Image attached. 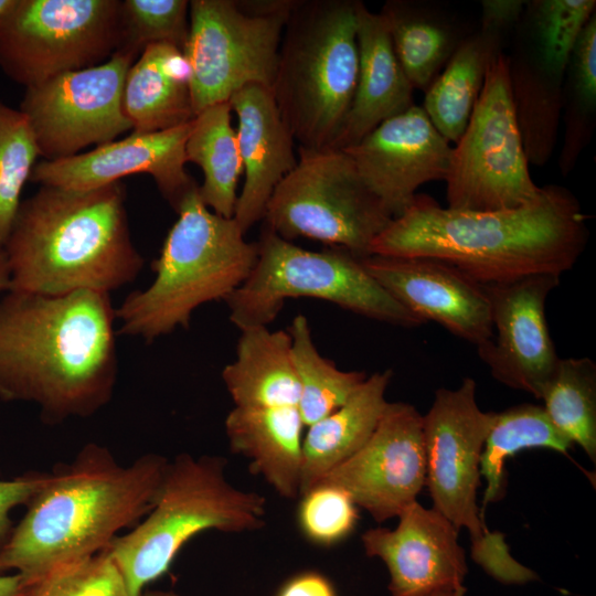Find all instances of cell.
<instances>
[{
  "label": "cell",
  "mask_w": 596,
  "mask_h": 596,
  "mask_svg": "<svg viewBox=\"0 0 596 596\" xmlns=\"http://www.w3.org/2000/svg\"><path fill=\"white\" fill-rule=\"evenodd\" d=\"M109 294L0 298V400L36 405L46 424L88 417L109 403L118 373Z\"/></svg>",
  "instance_id": "cell-1"
},
{
  "label": "cell",
  "mask_w": 596,
  "mask_h": 596,
  "mask_svg": "<svg viewBox=\"0 0 596 596\" xmlns=\"http://www.w3.org/2000/svg\"><path fill=\"white\" fill-rule=\"evenodd\" d=\"M587 220L574 194L558 185L542 187L521 207L488 212L443 207L416 194L373 241L370 255L436 258L481 285L533 274L561 277L585 249Z\"/></svg>",
  "instance_id": "cell-2"
},
{
  "label": "cell",
  "mask_w": 596,
  "mask_h": 596,
  "mask_svg": "<svg viewBox=\"0 0 596 596\" xmlns=\"http://www.w3.org/2000/svg\"><path fill=\"white\" fill-rule=\"evenodd\" d=\"M169 459L153 453L120 464L88 443L50 472L0 549V573L32 587L53 571L109 547L152 508Z\"/></svg>",
  "instance_id": "cell-3"
},
{
  "label": "cell",
  "mask_w": 596,
  "mask_h": 596,
  "mask_svg": "<svg viewBox=\"0 0 596 596\" xmlns=\"http://www.w3.org/2000/svg\"><path fill=\"white\" fill-rule=\"evenodd\" d=\"M121 181L92 190L40 187L23 200L3 245L9 290L109 294L143 266L135 247Z\"/></svg>",
  "instance_id": "cell-4"
},
{
  "label": "cell",
  "mask_w": 596,
  "mask_h": 596,
  "mask_svg": "<svg viewBox=\"0 0 596 596\" xmlns=\"http://www.w3.org/2000/svg\"><path fill=\"white\" fill-rule=\"evenodd\" d=\"M198 189L177 211L152 262V283L130 292L116 309L120 334L152 341L188 328L196 308L225 300L253 269L257 242H247L234 219L211 211Z\"/></svg>",
  "instance_id": "cell-5"
},
{
  "label": "cell",
  "mask_w": 596,
  "mask_h": 596,
  "mask_svg": "<svg viewBox=\"0 0 596 596\" xmlns=\"http://www.w3.org/2000/svg\"><path fill=\"white\" fill-rule=\"evenodd\" d=\"M222 456L182 453L169 460L150 511L107 549L131 596L164 575L204 531L245 533L265 525L264 496L235 487Z\"/></svg>",
  "instance_id": "cell-6"
},
{
  "label": "cell",
  "mask_w": 596,
  "mask_h": 596,
  "mask_svg": "<svg viewBox=\"0 0 596 596\" xmlns=\"http://www.w3.org/2000/svg\"><path fill=\"white\" fill-rule=\"evenodd\" d=\"M356 0H296L272 92L298 147L331 148L358 79Z\"/></svg>",
  "instance_id": "cell-7"
},
{
  "label": "cell",
  "mask_w": 596,
  "mask_h": 596,
  "mask_svg": "<svg viewBox=\"0 0 596 596\" xmlns=\"http://www.w3.org/2000/svg\"><path fill=\"white\" fill-rule=\"evenodd\" d=\"M476 390L467 376L455 390L435 392L423 415L425 486L433 509L469 532L471 557L488 575L502 584H525L536 581V573L512 557L503 534L489 531L477 504L480 457L496 412L480 409Z\"/></svg>",
  "instance_id": "cell-8"
},
{
  "label": "cell",
  "mask_w": 596,
  "mask_h": 596,
  "mask_svg": "<svg viewBox=\"0 0 596 596\" xmlns=\"http://www.w3.org/2000/svg\"><path fill=\"white\" fill-rule=\"evenodd\" d=\"M257 246L248 277L225 299L230 320L240 330L268 327L287 299L301 297L326 300L397 327L426 323L384 290L361 258L344 248L305 249L265 226Z\"/></svg>",
  "instance_id": "cell-9"
},
{
  "label": "cell",
  "mask_w": 596,
  "mask_h": 596,
  "mask_svg": "<svg viewBox=\"0 0 596 596\" xmlns=\"http://www.w3.org/2000/svg\"><path fill=\"white\" fill-rule=\"evenodd\" d=\"M263 220L284 240H317L363 258L394 217L344 150L298 147L297 163L276 187Z\"/></svg>",
  "instance_id": "cell-10"
},
{
  "label": "cell",
  "mask_w": 596,
  "mask_h": 596,
  "mask_svg": "<svg viewBox=\"0 0 596 596\" xmlns=\"http://www.w3.org/2000/svg\"><path fill=\"white\" fill-rule=\"evenodd\" d=\"M296 0H192L183 47L194 116L248 85L272 89Z\"/></svg>",
  "instance_id": "cell-11"
},
{
  "label": "cell",
  "mask_w": 596,
  "mask_h": 596,
  "mask_svg": "<svg viewBox=\"0 0 596 596\" xmlns=\"http://www.w3.org/2000/svg\"><path fill=\"white\" fill-rule=\"evenodd\" d=\"M446 181L447 207L514 210L538 199L529 171L510 76V61L497 52L461 137L453 147Z\"/></svg>",
  "instance_id": "cell-12"
},
{
  "label": "cell",
  "mask_w": 596,
  "mask_h": 596,
  "mask_svg": "<svg viewBox=\"0 0 596 596\" xmlns=\"http://www.w3.org/2000/svg\"><path fill=\"white\" fill-rule=\"evenodd\" d=\"M118 0H14L0 19V68L25 88L96 66L119 46Z\"/></svg>",
  "instance_id": "cell-13"
},
{
  "label": "cell",
  "mask_w": 596,
  "mask_h": 596,
  "mask_svg": "<svg viewBox=\"0 0 596 596\" xmlns=\"http://www.w3.org/2000/svg\"><path fill=\"white\" fill-rule=\"evenodd\" d=\"M135 56L116 51L93 67L71 71L25 88V115L43 160L70 158L131 130L123 111L126 74Z\"/></svg>",
  "instance_id": "cell-14"
},
{
  "label": "cell",
  "mask_w": 596,
  "mask_h": 596,
  "mask_svg": "<svg viewBox=\"0 0 596 596\" xmlns=\"http://www.w3.org/2000/svg\"><path fill=\"white\" fill-rule=\"evenodd\" d=\"M426 481L423 415L405 402H389L369 440L317 485L344 490L376 522L398 514Z\"/></svg>",
  "instance_id": "cell-15"
},
{
  "label": "cell",
  "mask_w": 596,
  "mask_h": 596,
  "mask_svg": "<svg viewBox=\"0 0 596 596\" xmlns=\"http://www.w3.org/2000/svg\"><path fill=\"white\" fill-rule=\"evenodd\" d=\"M560 278L533 274L480 284L489 300L493 330L488 341L476 347L480 360L494 380L540 400L561 359L545 316L547 297Z\"/></svg>",
  "instance_id": "cell-16"
},
{
  "label": "cell",
  "mask_w": 596,
  "mask_h": 596,
  "mask_svg": "<svg viewBox=\"0 0 596 596\" xmlns=\"http://www.w3.org/2000/svg\"><path fill=\"white\" fill-rule=\"evenodd\" d=\"M191 121L156 132H131L124 139L70 158L41 160L35 163L30 181L40 187L92 190L127 175L149 174L177 212L185 198L199 188L185 170V142Z\"/></svg>",
  "instance_id": "cell-17"
},
{
  "label": "cell",
  "mask_w": 596,
  "mask_h": 596,
  "mask_svg": "<svg viewBox=\"0 0 596 596\" xmlns=\"http://www.w3.org/2000/svg\"><path fill=\"white\" fill-rule=\"evenodd\" d=\"M342 150L394 219L412 204L422 184L445 181L453 153L450 142L416 105L384 120L358 143Z\"/></svg>",
  "instance_id": "cell-18"
},
{
  "label": "cell",
  "mask_w": 596,
  "mask_h": 596,
  "mask_svg": "<svg viewBox=\"0 0 596 596\" xmlns=\"http://www.w3.org/2000/svg\"><path fill=\"white\" fill-rule=\"evenodd\" d=\"M369 275L397 302L476 347L492 337L489 300L480 284L453 265L430 257L369 255Z\"/></svg>",
  "instance_id": "cell-19"
},
{
  "label": "cell",
  "mask_w": 596,
  "mask_h": 596,
  "mask_svg": "<svg viewBox=\"0 0 596 596\" xmlns=\"http://www.w3.org/2000/svg\"><path fill=\"white\" fill-rule=\"evenodd\" d=\"M397 518L394 530L370 529L361 538L365 554L385 564L392 596H426L464 587L468 568L459 531L436 510L417 501Z\"/></svg>",
  "instance_id": "cell-20"
},
{
  "label": "cell",
  "mask_w": 596,
  "mask_h": 596,
  "mask_svg": "<svg viewBox=\"0 0 596 596\" xmlns=\"http://www.w3.org/2000/svg\"><path fill=\"white\" fill-rule=\"evenodd\" d=\"M228 102L238 120L236 137L245 172L233 219L246 233L264 219L276 187L295 168V140L270 88L248 85Z\"/></svg>",
  "instance_id": "cell-21"
},
{
  "label": "cell",
  "mask_w": 596,
  "mask_h": 596,
  "mask_svg": "<svg viewBox=\"0 0 596 596\" xmlns=\"http://www.w3.org/2000/svg\"><path fill=\"white\" fill-rule=\"evenodd\" d=\"M359 70L349 113L331 148L347 149L413 104V87L395 55L382 14L356 2Z\"/></svg>",
  "instance_id": "cell-22"
},
{
  "label": "cell",
  "mask_w": 596,
  "mask_h": 596,
  "mask_svg": "<svg viewBox=\"0 0 596 596\" xmlns=\"http://www.w3.org/2000/svg\"><path fill=\"white\" fill-rule=\"evenodd\" d=\"M231 451L244 456L281 497L299 496L302 428L297 406H234L224 421Z\"/></svg>",
  "instance_id": "cell-23"
},
{
  "label": "cell",
  "mask_w": 596,
  "mask_h": 596,
  "mask_svg": "<svg viewBox=\"0 0 596 596\" xmlns=\"http://www.w3.org/2000/svg\"><path fill=\"white\" fill-rule=\"evenodd\" d=\"M191 76L182 50L169 43L148 45L124 83L123 111L132 132H156L191 121Z\"/></svg>",
  "instance_id": "cell-24"
},
{
  "label": "cell",
  "mask_w": 596,
  "mask_h": 596,
  "mask_svg": "<svg viewBox=\"0 0 596 596\" xmlns=\"http://www.w3.org/2000/svg\"><path fill=\"white\" fill-rule=\"evenodd\" d=\"M392 376L390 369L366 376L342 406L308 426L302 439L299 496L369 440L389 403L385 393Z\"/></svg>",
  "instance_id": "cell-25"
},
{
  "label": "cell",
  "mask_w": 596,
  "mask_h": 596,
  "mask_svg": "<svg viewBox=\"0 0 596 596\" xmlns=\"http://www.w3.org/2000/svg\"><path fill=\"white\" fill-rule=\"evenodd\" d=\"M222 380L235 406H298L300 389L288 331L241 330L235 358L224 366Z\"/></svg>",
  "instance_id": "cell-26"
},
{
  "label": "cell",
  "mask_w": 596,
  "mask_h": 596,
  "mask_svg": "<svg viewBox=\"0 0 596 596\" xmlns=\"http://www.w3.org/2000/svg\"><path fill=\"white\" fill-rule=\"evenodd\" d=\"M231 113L230 102L204 108L193 117L185 142L187 162L199 166L204 175L199 196L211 211L226 219L234 217L243 173Z\"/></svg>",
  "instance_id": "cell-27"
},
{
  "label": "cell",
  "mask_w": 596,
  "mask_h": 596,
  "mask_svg": "<svg viewBox=\"0 0 596 596\" xmlns=\"http://www.w3.org/2000/svg\"><path fill=\"white\" fill-rule=\"evenodd\" d=\"M498 40V33L481 30L461 42L426 89L423 109L449 142H457L466 129Z\"/></svg>",
  "instance_id": "cell-28"
},
{
  "label": "cell",
  "mask_w": 596,
  "mask_h": 596,
  "mask_svg": "<svg viewBox=\"0 0 596 596\" xmlns=\"http://www.w3.org/2000/svg\"><path fill=\"white\" fill-rule=\"evenodd\" d=\"M572 444L553 426L543 406L519 404L496 413L480 457V476L486 489L480 509L502 500L507 492V459L530 448H549L567 455Z\"/></svg>",
  "instance_id": "cell-29"
},
{
  "label": "cell",
  "mask_w": 596,
  "mask_h": 596,
  "mask_svg": "<svg viewBox=\"0 0 596 596\" xmlns=\"http://www.w3.org/2000/svg\"><path fill=\"white\" fill-rule=\"evenodd\" d=\"M291 360L298 379V411L306 427L342 406L365 380L360 371H343L317 349L308 319L297 315L288 328Z\"/></svg>",
  "instance_id": "cell-30"
},
{
  "label": "cell",
  "mask_w": 596,
  "mask_h": 596,
  "mask_svg": "<svg viewBox=\"0 0 596 596\" xmlns=\"http://www.w3.org/2000/svg\"><path fill=\"white\" fill-rule=\"evenodd\" d=\"M553 426L596 461V364L587 358L560 359L542 397Z\"/></svg>",
  "instance_id": "cell-31"
},
{
  "label": "cell",
  "mask_w": 596,
  "mask_h": 596,
  "mask_svg": "<svg viewBox=\"0 0 596 596\" xmlns=\"http://www.w3.org/2000/svg\"><path fill=\"white\" fill-rule=\"evenodd\" d=\"M380 13L412 87L427 89L455 51L451 33L405 2L389 1Z\"/></svg>",
  "instance_id": "cell-32"
},
{
  "label": "cell",
  "mask_w": 596,
  "mask_h": 596,
  "mask_svg": "<svg viewBox=\"0 0 596 596\" xmlns=\"http://www.w3.org/2000/svg\"><path fill=\"white\" fill-rule=\"evenodd\" d=\"M38 157V145L25 115L0 100V247L9 237L23 187Z\"/></svg>",
  "instance_id": "cell-33"
},
{
  "label": "cell",
  "mask_w": 596,
  "mask_h": 596,
  "mask_svg": "<svg viewBox=\"0 0 596 596\" xmlns=\"http://www.w3.org/2000/svg\"><path fill=\"white\" fill-rule=\"evenodd\" d=\"M595 0H540L532 3L533 34L544 74L560 84L575 43L593 14Z\"/></svg>",
  "instance_id": "cell-34"
},
{
  "label": "cell",
  "mask_w": 596,
  "mask_h": 596,
  "mask_svg": "<svg viewBox=\"0 0 596 596\" xmlns=\"http://www.w3.org/2000/svg\"><path fill=\"white\" fill-rule=\"evenodd\" d=\"M187 0L120 1L117 51L138 57L150 44L169 43L183 51L189 34Z\"/></svg>",
  "instance_id": "cell-35"
},
{
  "label": "cell",
  "mask_w": 596,
  "mask_h": 596,
  "mask_svg": "<svg viewBox=\"0 0 596 596\" xmlns=\"http://www.w3.org/2000/svg\"><path fill=\"white\" fill-rule=\"evenodd\" d=\"M28 596H131L110 554L105 550L62 566L33 585Z\"/></svg>",
  "instance_id": "cell-36"
},
{
  "label": "cell",
  "mask_w": 596,
  "mask_h": 596,
  "mask_svg": "<svg viewBox=\"0 0 596 596\" xmlns=\"http://www.w3.org/2000/svg\"><path fill=\"white\" fill-rule=\"evenodd\" d=\"M300 497L299 526L313 543L332 545L354 529L356 505L344 490L319 483Z\"/></svg>",
  "instance_id": "cell-37"
},
{
  "label": "cell",
  "mask_w": 596,
  "mask_h": 596,
  "mask_svg": "<svg viewBox=\"0 0 596 596\" xmlns=\"http://www.w3.org/2000/svg\"><path fill=\"white\" fill-rule=\"evenodd\" d=\"M575 97L584 109L594 110L596 104V14L582 30L573 49L570 64Z\"/></svg>",
  "instance_id": "cell-38"
},
{
  "label": "cell",
  "mask_w": 596,
  "mask_h": 596,
  "mask_svg": "<svg viewBox=\"0 0 596 596\" xmlns=\"http://www.w3.org/2000/svg\"><path fill=\"white\" fill-rule=\"evenodd\" d=\"M50 472L29 471L9 480H0V549L8 540L13 524L10 512L30 499L47 481Z\"/></svg>",
  "instance_id": "cell-39"
},
{
  "label": "cell",
  "mask_w": 596,
  "mask_h": 596,
  "mask_svg": "<svg viewBox=\"0 0 596 596\" xmlns=\"http://www.w3.org/2000/svg\"><path fill=\"white\" fill-rule=\"evenodd\" d=\"M526 3L522 0H483L481 2V30L499 34L520 19Z\"/></svg>",
  "instance_id": "cell-40"
},
{
  "label": "cell",
  "mask_w": 596,
  "mask_h": 596,
  "mask_svg": "<svg viewBox=\"0 0 596 596\" xmlns=\"http://www.w3.org/2000/svg\"><path fill=\"white\" fill-rule=\"evenodd\" d=\"M277 596H337L331 582L317 572H305L290 578Z\"/></svg>",
  "instance_id": "cell-41"
},
{
  "label": "cell",
  "mask_w": 596,
  "mask_h": 596,
  "mask_svg": "<svg viewBox=\"0 0 596 596\" xmlns=\"http://www.w3.org/2000/svg\"><path fill=\"white\" fill-rule=\"evenodd\" d=\"M30 589L19 574L0 573V596H28Z\"/></svg>",
  "instance_id": "cell-42"
},
{
  "label": "cell",
  "mask_w": 596,
  "mask_h": 596,
  "mask_svg": "<svg viewBox=\"0 0 596 596\" xmlns=\"http://www.w3.org/2000/svg\"><path fill=\"white\" fill-rule=\"evenodd\" d=\"M8 290H9V268H8L4 251L2 247H0V298Z\"/></svg>",
  "instance_id": "cell-43"
},
{
  "label": "cell",
  "mask_w": 596,
  "mask_h": 596,
  "mask_svg": "<svg viewBox=\"0 0 596 596\" xmlns=\"http://www.w3.org/2000/svg\"><path fill=\"white\" fill-rule=\"evenodd\" d=\"M465 594H466V588L460 587V588L440 589L426 596H465Z\"/></svg>",
  "instance_id": "cell-44"
},
{
  "label": "cell",
  "mask_w": 596,
  "mask_h": 596,
  "mask_svg": "<svg viewBox=\"0 0 596 596\" xmlns=\"http://www.w3.org/2000/svg\"><path fill=\"white\" fill-rule=\"evenodd\" d=\"M141 596H187V595H181L173 590L156 589V590H145Z\"/></svg>",
  "instance_id": "cell-45"
},
{
  "label": "cell",
  "mask_w": 596,
  "mask_h": 596,
  "mask_svg": "<svg viewBox=\"0 0 596 596\" xmlns=\"http://www.w3.org/2000/svg\"><path fill=\"white\" fill-rule=\"evenodd\" d=\"M14 0H0V19L9 10Z\"/></svg>",
  "instance_id": "cell-46"
}]
</instances>
